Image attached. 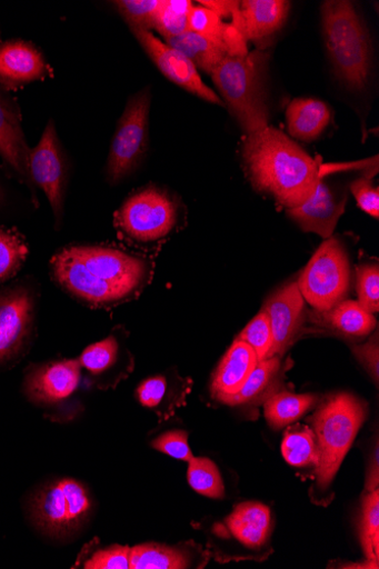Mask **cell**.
<instances>
[{
    "mask_svg": "<svg viewBox=\"0 0 379 569\" xmlns=\"http://www.w3.org/2000/svg\"><path fill=\"white\" fill-rule=\"evenodd\" d=\"M242 157L252 186L288 210L306 202L321 179L310 154L275 127L249 134Z\"/></svg>",
    "mask_w": 379,
    "mask_h": 569,
    "instance_id": "1",
    "label": "cell"
},
{
    "mask_svg": "<svg viewBox=\"0 0 379 569\" xmlns=\"http://www.w3.org/2000/svg\"><path fill=\"white\" fill-rule=\"evenodd\" d=\"M325 46L338 79L352 91L369 81L372 51L366 24L353 3L330 0L320 8Z\"/></svg>",
    "mask_w": 379,
    "mask_h": 569,
    "instance_id": "2",
    "label": "cell"
},
{
    "mask_svg": "<svg viewBox=\"0 0 379 569\" xmlns=\"http://www.w3.org/2000/svg\"><path fill=\"white\" fill-rule=\"evenodd\" d=\"M267 61L268 56L262 51L243 57L227 56L210 73L213 84L248 136L269 126L265 87Z\"/></svg>",
    "mask_w": 379,
    "mask_h": 569,
    "instance_id": "3",
    "label": "cell"
},
{
    "mask_svg": "<svg viewBox=\"0 0 379 569\" xmlns=\"http://www.w3.org/2000/svg\"><path fill=\"white\" fill-rule=\"evenodd\" d=\"M366 405L350 393H339L325 401L312 418L319 450L316 486L327 490L337 476L366 419Z\"/></svg>",
    "mask_w": 379,
    "mask_h": 569,
    "instance_id": "4",
    "label": "cell"
},
{
    "mask_svg": "<svg viewBox=\"0 0 379 569\" xmlns=\"http://www.w3.org/2000/svg\"><path fill=\"white\" fill-rule=\"evenodd\" d=\"M88 489L72 479L41 486L30 498V519L36 528L52 539L66 540L80 532L92 513Z\"/></svg>",
    "mask_w": 379,
    "mask_h": 569,
    "instance_id": "5",
    "label": "cell"
},
{
    "mask_svg": "<svg viewBox=\"0 0 379 569\" xmlns=\"http://www.w3.org/2000/svg\"><path fill=\"white\" fill-rule=\"evenodd\" d=\"M180 220V204L164 189L148 187L131 194L116 213L114 224L127 239L153 244L167 239Z\"/></svg>",
    "mask_w": 379,
    "mask_h": 569,
    "instance_id": "6",
    "label": "cell"
},
{
    "mask_svg": "<svg viewBox=\"0 0 379 569\" xmlns=\"http://www.w3.org/2000/svg\"><path fill=\"white\" fill-rule=\"evenodd\" d=\"M350 282L347 249L338 238L331 237L317 249L297 283L305 301L316 312H328L346 300Z\"/></svg>",
    "mask_w": 379,
    "mask_h": 569,
    "instance_id": "7",
    "label": "cell"
},
{
    "mask_svg": "<svg viewBox=\"0 0 379 569\" xmlns=\"http://www.w3.org/2000/svg\"><path fill=\"white\" fill-rule=\"evenodd\" d=\"M151 92L144 88L132 96L119 121L106 167L107 181L117 184L130 176L144 157Z\"/></svg>",
    "mask_w": 379,
    "mask_h": 569,
    "instance_id": "8",
    "label": "cell"
},
{
    "mask_svg": "<svg viewBox=\"0 0 379 569\" xmlns=\"http://www.w3.org/2000/svg\"><path fill=\"white\" fill-rule=\"evenodd\" d=\"M38 295L37 286L29 280L0 289V368L27 350L34 328Z\"/></svg>",
    "mask_w": 379,
    "mask_h": 569,
    "instance_id": "9",
    "label": "cell"
},
{
    "mask_svg": "<svg viewBox=\"0 0 379 569\" xmlns=\"http://www.w3.org/2000/svg\"><path fill=\"white\" fill-rule=\"evenodd\" d=\"M50 274L63 290L93 308H111L138 297L92 274L70 248L52 257Z\"/></svg>",
    "mask_w": 379,
    "mask_h": 569,
    "instance_id": "10",
    "label": "cell"
},
{
    "mask_svg": "<svg viewBox=\"0 0 379 569\" xmlns=\"http://www.w3.org/2000/svg\"><path fill=\"white\" fill-rule=\"evenodd\" d=\"M70 250L92 274L138 296L152 280L153 266L143 257L101 246H79Z\"/></svg>",
    "mask_w": 379,
    "mask_h": 569,
    "instance_id": "11",
    "label": "cell"
},
{
    "mask_svg": "<svg viewBox=\"0 0 379 569\" xmlns=\"http://www.w3.org/2000/svg\"><path fill=\"white\" fill-rule=\"evenodd\" d=\"M30 176L34 187L46 194L59 227L64 216L68 173L66 159L53 121H49L39 143L31 149Z\"/></svg>",
    "mask_w": 379,
    "mask_h": 569,
    "instance_id": "12",
    "label": "cell"
},
{
    "mask_svg": "<svg viewBox=\"0 0 379 569\" xmlns=\"http://www.w3.org/2000/svg\"><path fill=\"white\" fill-rule=\"evenodd\" d=\"M132 32L153 64L170 81L215 106L223 107V100L202 81L198 69L181 51L150 31L132 29Z\"/></svg>",
    "mask_w": 379,
    "mask_h": 569,
    "instance_id": "13",
    "label": "cell"
},
{
    "mask_svg": "<svg viewBox=\"0 0 379 569\" xmlns=\"http://www.w3.org/2000/svg\"><path fill=\"white\" fill-rule=\"evenodd\" d=\"M81 369L79 359L32 366L26 373L23 392L37 406L62 403L78 390Z\"/></svg>",
    "mask_w": 379,
    "mask_h": 569,
    "instance_id": "14",
    "label": "cell"
},
{
    "mask_svg": "<svg viewBox=\"0 0 379 569\" xmlns=\"http://www.w3.org/2000/svg\"><path fill=\"white\" fill-rule=\"evenodd\" d=\"M273 332L269 357H281L297 340L305 323V299L297 282H291L270 296L263 307Z\"/></svg>",
    "mask_w": 379,
    "mask_h": 569,
    "instance_id": "15",
    "label": "cell"
},
{
    "mask_svg": "<svg viewBox=\"0 0 379 569\" xmlns=\"http://www.w3.org/2000/svg\"><path fill=\"white\" fill-rule=\"evenodd\" d=\"M30 151L17 103L9 96L0 92V158L11 173L31 190L33 200L38 203L36 187L30 176Z\"/></svg>",
    "mask_w": 379,
    "mask_h": 569,
    "instance_id": "16",
    "label": "cell"
},
{
    "mask_svg": "<svg viewBox=\"0 0 379 569\" xmlns=\"http://www.w3.org/2000/svg\"><path fill=\"white\" fill-rule=\"evenodd\" d=\"M347 193L333 189L320 179L313 194L302 204L288 210V216L305 232H312L325 240L332 237L346 211Z\"/></svg>",
    "mask_w": 379,
    "mask_h": 569,
    "instance_id": "17",
    "label": "cell"
},
{
    "mask_svg": "<svg viewBox=\"0 0 379 569\" xmlns=\"http://www.w3.org/2000/svg\"><path fill=\"white\" fill-rule=\"evenodd\" d=\"M50 74L41 51L31 42L11 40L0 43V86L18 90Z\"/></svg>",
    "mask_w": 379,
    "mask_h": 569,
    "instance_id": "18",
    "label": "cell"
},
{
    "mask_svg": "<svg viewBox=\"0 0 379 569\" xmlns=\"http://www.w3.org/2000/svg\"><path fill=\"white\" fill-rule=\"evenodd\" d=\"M290 9L286 0H245L231 23L246 41H260L285 26Z\"/></svg>",
    "mask_w": 379,
    "mask_h": 569,
    "instance_id": "19",
    "label": "cell"
},
{
    "mask_svg": "<svg viewBox=\"0 0 379 569\" xmlns=\"http://www.w3.org/2000/svg\"><path fill=\"white\" fill-rule=\"evenodd\" d=\"M259 360L253 349L241 340H236L216 370L211 381V396L222 403L237 395Z\"/></svg>",
    "mask_w": 379,
    "mask_h": 569,
    "instance_id": "20",
    "label": "cell"
},
{
    "mask_svg": "<svg viewBox=\"0 0 379 569\" xmlns=\"http://www.w3.org/2000/svg\"><path fill=\"white\" fill-rule=\"evenodd\" d=\"M127 355L129 351L122 350L119 339L111 336L89 346L79 361L100 386L111 387L132 370L131 358H126Z\"/></svg>",
    "mask_w": 379,
    "mask_h": 569,
    "instance_id": "21",
    "label": "cell"
},
{
    "mask_svg": "<svg viewBox=\"0 0 379 569\" xmlns=\"http://www.w3.org/2000/svg\"><path fill=\"white\" fill-rule=\"evenodd\" d=\"M230 532L243 546L257 549L262 547L272 530L270 510L259 502H243L228 517Z\"/></svg>",
    "mask_w": 379,
    "mask_h": 569,
    "instance_id": "22",
    "label": "cell"
},
{
    "mask_svg": "<svg viewBox=\"0 0 379 569\" xmlns=\"http://www.w3.org/2000/svg\"><path fill=\"white\" fill-rule=\"evenodd\" d=\"M332 113L321 100L297 98L287 110V126L290 134L301 141L311 142L321 136L331 122Z\"/></svg>",
    "mask_w": 379,
    "mask_h": 569,
    "instance_id": "23",
    "label": "cell"
},
{
    "mask_svg": "<svg viewBox=\"0 0 379 569\" xmlns=\"http://www.w3.org/2000/svg\"><path fill=\"white\" fill-rule=\"evenodd\" d=\"M312 318L315 323L349 338H365L377 326L373 316L355 300H343L328 312H316Z\"/></svg>",
    "mask_w": 379,
    "mask_h": 569,
    "instance_id": "24",
    "label": "cell"
},
{
    "mask_svg": "<svg viewBox=\"0 0 379 569\" xmlns=\"http://www.w3.org/2000/svg\"><path fill=\"white\" fill-rule=\"evenodd\" d=\"M191 387L190 380L157 376L144 380L137 389L136 395L143 407L159 412H168L173 411L176 406H180L184 401Z\"/></svg>",
    "mask_w": 379,
    "mask_h": 569,
    "instance_id": "25",
    "label": "cell"
},
{
    "mask_svg": "<svg viewBox=\"0 0 379 569\" xmlns=\"http://www.w3.org/2000/svg\"><path fill=\"white\" fill-rule=\"evenodd\" d=\"M318 400L309 393L277 392L265 400V418L275 430H281L302 418Z\"/></svg>",
    "mask_w": 379,
    "mask_h": 569,
    "instance_id": "26",
    "label": "cell"
},
{
    "mask_svg": "<svg viewBox=\"0 0 379 569\" xmlns=\"http://www.w3.org/2000/svg\"><path fill=\"white\" fill-rule=\"evenodd\" d=\"M282 370L281 357L267 358L259 361L258 366L242 387L233 397L227 399L223 403L230 406H241L262 399L267 395H272L275 386L278 383Z\"/></svg>",
    "mask_w": 379,
    "mask_h": 569,
    "instance_id": "27",
    "label": "cell"
},
{
    "mask_svg": "<svg viewBox=\"0 0 379 569\" xmlns=\"http://www.w3.org/2000/svg\"><path fill=\"white\" fill-rule=\"evenodd\" d=\"M166 40L206 73H211L228 56L222 48L192 31Z\"/></svg>",
    "mask_w": 379,
    "mask_h": 569,
    "instance_id": "28",
    "label": "cell"
},
{
    "mask_svg": "<svg viewBox=\"0 0 379 569\" xmlns=\"http://www.w3.org/2000/svg\"><path fill=\"white\" fill-rule=\"evenodd\" d=\"M189 565V557L177 548L148 543L130 550L132 569H181Z\"/></svg>",
    "mask_w": 379,
    "mask_h": 569,
    "instance_id": "29",
    "label": "cell"
},
{
    "mask_svg": "<svg viewBox=\"0 0 379 569\" xmlns=\"http://www.w3.org/2000/svg\"><path fill=\"white\" fill-rule=\"evenodd\" d=\"M282 455L295 468H316L319 450L313 431L299 425L290 428L285 436Z\"/></svg>",
    "mask_w": 379,
    "mask_h": 569,
    "instance_id": "30",
    "label": "cell"
},
{
    "mask_svg": "<svg viewBox=\"0 0 379 569\" xmlns=\"http://www.w3.org/2000/svg\"><path fill=\"white\" fill-rule=\"evenodd\" d=\"M28 254L29 247L19 232L0 227V284L19 273Z\"/></svg>",
    "mask_w": 379,
    "mask_h": 569,
    "instance_id": "31",
    "label": "cell"
},
{
    "mask_svg": "<svg viewBox=\"0 0 379 569\" xmlns=\"http://www.w3.org/2000/svg\"><path fill=\"white\" fill-rule=\"evenodd\" d=\"M188 481L191 488L212 499H222L226 495L221 473L208 458L193 457L189 461Z\"/></svg>",
    "mask_w": 379,
    "mask_h": 569,
    "instance_id": "32",
    "label": "cell"
},
{
    "mask_svg": "<svg viewBox=\"0 0 379 569\" xmlns=\"http://www.w3.org/2000/svg\"><path fill=\"white\" fill-rule=\"evenodd\" d=\"M193 8L188 0H161L153 29L164 39L189 31V16Z\"/></svg>",
    "mask_w": 379,
    "mask_h": 569,
    "instance_id": "33",
    "label": "cell"
},
{
    "mask_svg": "<svg viewBox=\"0 0 379 569\" xmlns=\"http://www.w3.org/2000/svg\"><path fill=\"white\" fill-rule=\"evenodd\" d=\"M361 542L370 562L378 565L379 557V492L371 491L363 500Z\"/></svg>",
    "mask_w": 379,
    "mask_h": 569,
    "instance_id": "34",
    "label": "cell"
},
{
    "mask_svg": "<svg viewBox=\"0 0 379 569\" xmlns=\"http://www.w3.org/2000/svg\"><path fill=\"white\" fill-rule=\"evenodd\" d=\"M356 288L360 306L370 315L379 310V269L377 263H361L356 269Z\"/></svg>",
    "mask_w": 379,
    "mask_h": 569,
    "instance_id": "35",
    "label": "cell"
},
{
    "mask_svg": "<svg viewBox=\"0 0 379 569\" xmlns=\"http://www.w3.org/2000/svg\"><path fill=\"white\" fill-rule=\"evenodd\" d=\"M237 339L249 345L259 361L269 357L273 347V332L265 310L243 329Z\"/></svg>",
    "mask_w": 379,
    "mask_h": 569,
    "instance_id": "36",
    "label": "cell"
},
{
    "mask_svg": "<svg viewBox=\"0 0 379 569\" xmlns=\"http://www.w3.org/2000/svg\"><path fill=\"white\" fill-rule=\"evenodd\" d=\"M160 3L161 0H120V2H116V6L131 30L150 31V29H153Z\"/></svg>",
    "mask_w": 379,
    "mask_h": 569,
    "instance_id": "37",
    "label": "cell"
},
{
    "mask_svg": "<svg viewBox=\"0 0 379 569\" xmlns=\"http://www.w3.org/2000/svg\"><path fill=\"white\" fill-rule=\"evenodd\" d=\"M130 548L114 546L100 549L84 562V568L91 569H129Z\"/></svg>",
    "mask_w": 379,
    "mask_h": 569,
    "instance_id": "38",
    "label": "cell"
},
{
    "mask_svg": "<svg viewBox=\"0 0 379 569\" xmlns=\"http://www.w3.org/2000/svg\"><path fill=\"white\" fill-rule=\"evenodd\" d=\"M152 447L179 460L189 462L193 458L186 431L177 430L161 435L154 439Z\"/></svg>",
    "mask_w": 379,
    "mask_h": 569,
    "instance_id": "39",
    "label": "cell"
},
{
    "mask_svg": "<svg viewBox=\"0 0 379 569\" xmlns=\"http://www.w3.org/2000/svg\"><path fill=\"white\" fill-rule=\"evenodd\" d=\"M351 191L360 209L370 217H379V190L373 186L370 177L361 178L351 183Z\"/></svg>",
    "mask_w": 379,
    "mask_h": 569,
    "instance_id": "40",
    "label": "cell"
},
{
    "mask_svg": "<svg viewBox=\"0 0 379 569\" xmlns=\"http://www.w3.org/2000/svg\"><path fill=\"white\" fill-rule=\"evenodd\" d=\"M353 353L361 361V365L371 376L376 383H378V338L377 333L375 339L370 340L368 343L355 347Z\"/></svg>",
    "mask_w": 379,
    "mask_h": 569,
    "instance_id": "41",
    "label": "cell"
},
{
    "mask_svg": "<svg viewBox=\"0 0 379 569\" xmlns=\"http://www.w3.org/2000/svg\"><path fill=\"white\" fill-rule=\"evenodd\" d=\"M241 2H232V0H201V7L218 14L221 19L233 17L240 10Z\"/></svg>",
    "mask_w": 379,
    "mask_h": 569,
    "instance_id": "42",
    "label": "cell"
},
{
    "mask_svg": "<svg viewBox=\"0 0 379 569\" xmlns=\"http://www.w3.org/2000/svg\"><path fill=\"white\" fill-rule=\"evenodd\" d=\"M8 192L2 182H0V210H2L3 207L8 203Z\"/></svg>",
    "mask_w": 379,
    "mask_h": 569,
    "instance_id": "43",
    "label": "cell"
}]
</instances>
